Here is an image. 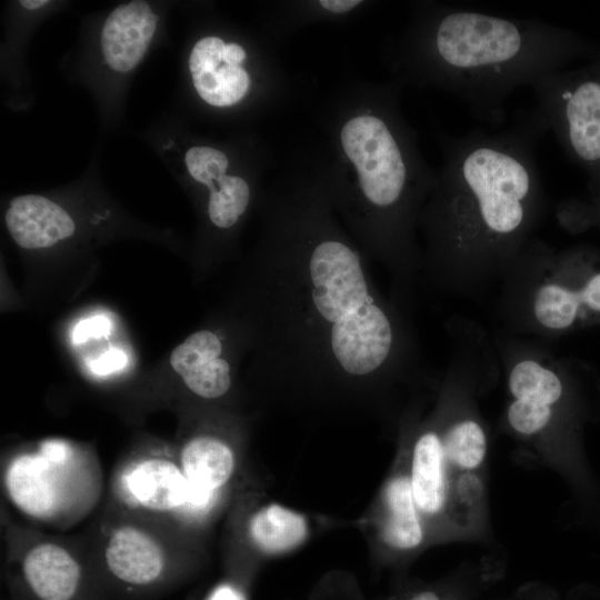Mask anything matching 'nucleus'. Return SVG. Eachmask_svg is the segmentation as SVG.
<instances>
[{"instance_id":"1","label":"nucleus","mask_w":600,"mask_h":600,"mask_svg":"<svg viewBox=\"0 0 600 600\" xmlns=\"http://www.w3.org/2000/svg\"><path fill=\"white\" fill-rule=\"evenodd\" d=\"M248 299L259 370L271 381L360 390L416 363L400 301L339 218L320 148L294 154L264 189Z\"/></svg>"},{"instance_id":"2","label":"nucleus","mask_w":600,"mask_h":600,"mask_svg":"<svg viewBox=\"0 0 600 600\" xmlns=\"http://www.w3.org/2000/svg\"><path fill=\"white\" fill-rule=\"evenodd\" d=\"M403 88L396 79L351 80L318 111L334 209L367 256L391 273L398 299L422 266L417 230L437 180L402 114Z\"/></svg>"},{"instance_id":"3","label":"nucleus","mask_w":600,"mask_h":600,"mask_svg":"<svg viewBox=\"0 0 600 600\" xmlns=\"http://www.w3.org/2000/svg\"><path fill=\"white\" fill-rule=\"evenodd\" d=\"M547 131L534 108L497 132L439 137L443 162L419 218L430 277L518 259L544 208L536 147Z\"/></svg>"},{"instance_id":"4","label":"nucleus","mask_w":600,"mask_h":600,"mask_svg":"<svg viewBox=\"0 0 600 600\" xmlns=\"http://www.w3.org/2000/svg\"><path fill=\"white\" fill-rule=\"evenodd\" d=\"M600 54V44L538 19H517L417 1L382 57L404 87L460 99L479 120L501 127L509 96L542 74Z\"/></svg>"},{"instance_id":"5","label":"nucleus","mask_w":600,"mask_h":600,"mask_svg":"<svg viewBox=\"0 0 600 600\" xmlns=\"http://www.w3.org/2000/svg\"><path fill=\"white\" fill-rule=\"evenodd\" d=\"M274 50L264 39L257 43L219 33L199 37L188 58L196 94L218 111H276L289 99L291 84Z\"/></svg>"},{"instance_id":"6","label":"nucleus","mask_w":600,"mask_h":600,"mask_svg":"<svg viewBox=\"0 0 600 600\" xmlns=\"http://www.w3.org/2000/svg\"><path fill=\"white\" fill-rule=\"evenodd\" d=\"M272 149L251 139L241 150L216 143L190 146L183 157L191 180L203 189L208 227L217 233L236 231L264 189L262 178L273 162Z\"/></svg>"},{"instance_id":"7","label":"nucleus","mask_w":600,"mask_h":600,"mask_svg":"<svg viewBox=\"0 0 600 600\" xmlns=\"http://www.w3.org/2000/svg\"><path fill=\"white\" fill-rule=\"evenodd\" d=\"M536 109L568 158L600 184V54L578 69L557 70L530 86Z\"/></svg>"},{"instance_id":"8","label":"nucleus","mask_w":600,"mask_h":600,"mask_svg":"<svg viewBox=\"0 0 600 600\" xmlns=\"http://www.w3.org/2000/svg\"><path fill=\"white\" fill-rule=\"evenodd\" d=\"M548 269L534 286L529 312L536 326L564 333L600 323V253L581 246L561 253L538 251Z\"/></svg>"},{"instance_id":"9","label":"nucleus","mask_w":600,"mask_h":600,"mask_svg":"<svg viewBox=\"0 0 600 600\" xmlns=\"http://www.w3.org/2000/svg\"><path fill=\"white\" fill-rule=\"evenodd\" d=\"M68 454L64 443L50 441L40 453L14 459L6 474L7 490L14 504L36 517L52 513L62 497Z\"/></svg>"},{"instance_id":"10","label":"nucleus","mask_w":600,"mask_h":600,"mask_svg":"<svg viewBox=\"0 0 600 600\" xmlns=\"http://www.w3.org/2000/svg\"><path fill=\"white\" fill-rule=\"evenodd\" d=\"M170 364L197 397L214 400L232 387V364L222 333L202 329L174 348Z\"/></svg>"},{"instance_id":"11","label":"nucleus","mask_w":600,"mask_h":600,"mask_svg":"<svg viewBox=\"0 0 600 600\" xmlns=\"http://www.w3.org/2000/svg\"><path fill=\"white\" fill-rule=\"evenodd\" d=\"M158 17L147 1L119 4L101 30V52L109 68L119 73L134 69L144 57L157 30Z\"/></svg>"},{"instance_id":"12","label":"nucleus","mask_w":600,"mask_h":600,"mask_svg":"<svg viewBox=\"0 0 600 600\" xmlns=\"http://www.w3.org/2000/svg\"><path fill=\"white\" fill-rule=\"evenodd\" d=\"M180 464L189 484V498L184 508L201 511L211 504L216 491L230 479L234 457L223 440L202 434L184 444Z\"/></svg>"},{"instance_id":"13","label":"nucleus","mask_w":600,"mask_h":600,"mask_svg":"<svg viewBox=\"0 0 600 600\" xmlns=\"http://www.w3.org/2000/svg\"><path fill=\"white\" fill-rule=\"evenodd\" d=\"M4 221L14 242L30 250L51 247L76 230L71 216L62 207L39 194L13 198Z\"/></svg>"},{"instance_id":"14","label":"nucleus","mask_w":600,"mask_h":600,"mask_svg":"<svg viewBox=\"0 0 600 600\" xmlns=\"http://www.w3.org/2000/svg\"><path fill=\"white\" fill-rule=\"evenodd\" d=\"M364 0L272 1L263 12V39L273 48L292 33L320 22H342L369 8Z\"/></svg>"},{"instance_id":"15","label":"nucleus","mask_w":600,"mask_h":600,"mask_svg":"<svg viewBox=\"0 0 600 600\" xmlns=\"http://www.w3.org/2000/svg\"><path fill=\"white\" fill-rule=\"evenodd\" d=\"M104 558L112 574L131 584L154 581L164 566L159 543L149 533L133 526H122L111 533Z\"/></svg>"},{"instance_id":"16","label":"nucleus","mask_w":600,"mask_h":600,"mask_svg":"<svg viewBox=\"0 0 600 600\" xmlns=\"http://www.w3.org/2000/svg\"><path fill=\"white\" fill-rule=\"evenodd\" d=\"M124 484L129 496L150 510L184 508L189 498V484L181 468L164 459L137 463L126 476Z\"/></svg>"},{"instance_id":"17","label":"nucleus","mask_w":600,"mask_h":600,"mask_svg":"<svg viewBox=\"0 0 600 600\" xmlns=\"http://www.w3.org/2000/svg\"><path fill=\"white\" fill-rule=\"evenodd\" d=\"M26 581L41 600H70L80 581V567L70 552L53 542L32 547L23 559Z\"/></svg>"},{"instance_id":"18","label":"nucleus","mask_w":600,"mask_h":600,"mask_svg":"<svg viewBox=\"0 0 600 600\" xmlns=\"http://www.w3.org/2000/svg\"><path fill=\"white\" fill-rule=\"evenodd\" d=\"M444 452L441 437L432 430L417 439L413 447L411 490L417 508L438 513L446 500Z\"/></svg>"},{"instance_id":"19","label":"nucleus","mask_w":600,"mask_h":600,"mask_svg":"<svg viewBox=\"0 0 600 600\" xmlns=\"http://www.w3.org/2000/svg\"><path fill=\"white\" fill-rule=\"evenodd\" d=\"M387 517L382 524V538L397 549H411L422 540V529L417 513L410 479L398 477L384 491Z\"/></svg>"},{"instance_id":"20","label":"nucleus","mask_w":600,"mask_h":600,"mask_svg":"<svg viewBox=\"0 0 600 600\" xmlns=\"http://www.w3.org/2000/svg\"><path fill=\"white\" fill-rule=\"evenodd\" d=\"M249 532L262 551L282 553L301 544L308 528L304 518L279 504H270L252 517Z\"/></svg>"},{"instance_id":"21","label":"nucleus","mask_w":600,"mask_h":600,"mask_svg":"<svg viewBox=\"0 0 600 600\" xmlns=\"http://www.w3.org/2000/svg\"><path fill=\"white\" fill-rule=\"evenodd\" d=\"M510 368L508 387L513 399L532 400L553 406L563 396L560 374L533 356L518 358Z\"/></svg>"},{"instance_id":"22","label":"nucleus","mask_w":600,"mask_h":600,"mask_svg":"<svg viewBox=\"0 0 600 600\" xmlns=\"http://www.w3.org/2000/svg\"><path fill=\"white\" fill-rule=\"evenodd\" d=\"M441 442L446 459L462 469L478 468L486 457V432L479 422L470 418L451 423Z\"/></svg>"},{"instance_id":"23","label":"nucleus","mask_w":600,"mask_h":600,"mask_svg":"<svg viewBox=\"0 0 600 600\" xmlns=\"http://www.w3.org/2000/svg\"><path fill=\"white\" fill-rule=\"evenodd\" d=\"M587 188L586 196L564 200L557 207L558 221L570 232L600 228V184Z\"/></svg>"},{"instance_id":"24","label":"nucleus","mask_w":600,"mask_h":600,"mask_svg":"<svg viewBox=\"0 0 600 600\" xmlns=\"http://www.w3.org/2000/svg\"><path fill=\"white\" fill-rule=\"evenodd\" d=\"M553 406L532 400L513 399L508 408V421L518 433L526 436L538 433L550 423Z\"/></svg>"},{"instance_id":"25","label":"nucleus","mask_w":600,"mask_h":600,"mask_svg":"<svg viewBox=\"0 0 600 600\" xmlns=\"http://www.w3.org/2000/svg\"><path fill=\"white\" fill-rule=\"evenodd\" d=\"M111 331V321L104 316H94L80 321L73 331V341L84 342L90 338H101Z\"/></svg>"},{"instance_id":"26","label":"nucleus","mask_w":600,"mask_h":600,"mask_svg":"<svg viewBox=\"0 0 600 600\" xmlns=\"http://www.w3.org/2000/svg\"><path fill=\"white\" fill-rule=\"evenodd\" d=\"M127 364L123 351L112 348L90 363L91 370L101 376L121 370Z\"/></svg>"},{"instance_id":"27","label":"nucleus","mask_w":600,"mask_h":600,"mask_svg":"<svg viewBox=\"0 0 600 600\" xmlns=\"http://www.w3.org/2000/svg\"><path fill=\"white\" fill-rule=\"evenodd\" d=\"M208 600H243L241 594L230 586L217 588Z\"/></svg>"},{"instance_id":"28","label":"nucleus","mask_w":600,"mask_h":600,"mask_svg":"<svg viewBox=\"0 0 600 600\" xmlns=\"http://www.w3.org/2000/svg\"><path fill=\"white\" fill-rule=\"evenodd\" d=\"M408 600H447L440 597L439 593L432 590L422 591L413 594Z\"/></svg>"},{"instance_id":"29","label":"nucleus","mask_w":600,"mask_h":600,"mask_svg":"<svg viewBox=\"0 0 600 600\" xmlns=\"http://www.w3.org/2000/svg\"><path fill=\"white\" fill-rule=\"evenodd\" d=\"M19 3L27 10H38V9L47 6L48 3H50V1H48V0H21Z\"/></svg>"}]
</instances>
